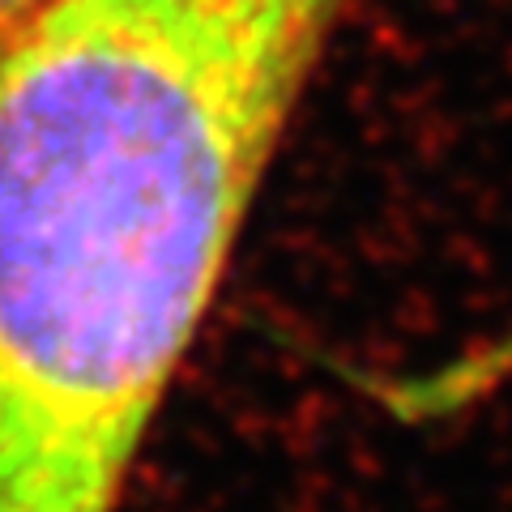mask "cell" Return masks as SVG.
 Segmentation results:
<instances>
[{
	"label": "cell",
	"mask_w": 512,
	"mask_h": 512,
	"mask_svg": "<svg viewBox=\"0 0 512 512\" xmlns=\"http://www.w3.org/2000/svg\"><path fill=\"white\" fill-rule=\"evenodd\" d=\"M43 5V0H0V30L13 26V22H22L26 13H35Z\"/></svg>",
	"instance_id": "cell-2"
},
{
	"label": "cell",
	"mask_w": 512,
	"mask_h": 512,
	"mask_svg": "<svg viewBox=\"0 0 512 512\" xmlns=\"http://www.w3.org/2000/svg\"><path fill=\"white\" fill-rule=\"evenodd\" d=\"M355 0H43L0 30V512H120Z\"/></svg>",
	"instance_id": "cell-1"
}]
</instances>
